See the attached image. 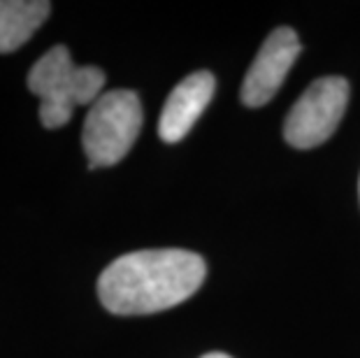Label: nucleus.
<instances>
[{"instance_id":"nucleus-9","label":"nucleus","mask_w":360,"mask_h":358,"mask_svg":"<svg viewBox=\"0 0 360 358\" xmlns=\"http://www.w3.org/2000/svg\"><path fill=\"white\" fill-rule=\"evenodd\" d=\"M358 188H360V184H358Z\"/></svg>"},{"instance_id":"nucleus-1","label":"nucleus","mask_w":360,"mask_h":358,"mask_svg":"<svg viewBox=\"0 0 360 358\" xmlns=\"http://www.w3.org/2000/svg\"><path fill=\"white\" fill-rule=\"evenodd\" d=\"M205 277L207 263L195 251H130L103 270L98 298L112 314H154L188 300L202 286Z\"/></svg>"},{"instance_id":"nucleus-8","label":"nucleus","mask_w":360,"mask_h":358,"mask_svg":"<svg viewBox=\"0 0 360 358\" xmlns=\"http://www.w3.org/2000/svg\"><path fill=\"white\" fill-rule=\"evenodd\" d=\"M202 358H231L228 354H219V352H212V354H205Z\"/></svg>"},{"instance_id":"nucleus-3","label":"nucleus","mask_w":360,"mask_h":358,"mask_svg":"<svg viewBox=\"0 0 360 358\" xmlns=\"http://www.w3.org/2000/svg\"><path fill=\"white\" fill-rule=\"evenodd\" d=\"M142 103L135 91L114 89L91 105L84 121L82 147L89 167H110L124 158L142 131Z\"/></svg>"},{"instance_id":"nucleus-5","label":"nucleus","mask_w":360,"mask_h":358,"mask_svg":"<svg viewBox=\"0 0 360 358\" xmlns=\"http://www.w3.org/2000/svg\"><path fill=\"white\" fill-rule=\"evenodd\" d=\"M300 37L293 28L281 26L272 30L242 82V103L247 108H263L270 103L279 91L281 82L286 79L288 70L293 68L295 58L300 56Z\"/></svg>"},{"instance_id":"nucleus-7","label":"nucleus","mask_w":360,"mask_h":358,"mask_svg":"<svg viewBox=\"0 0 360 358\" xmlns=\"http://www.w3.org/2000/svg\"><path fill=\"white\" fill-rule=\"evenodd\" d=\"M51 3L44 0H0V54L17 51L47 21Z\"/></svg>"},{"instance_id":"nucleus-4","label":"nucleus","mask_w":360,"mask_h":358,"mask_svg":"<svg viewBox=\"0 0 360 358\" xmlns=\"http://www.w3.org/2000/svg\"><path fill=\"white\" fill-rule=\"evenodd\" d=\"M349 82L342 77L316 79L297 98L283 121V138L295 149H314L337 131L347 112Z\"/></svg>"},{"instance_id":"nucleus-2","label":"nucleus","mask_w":360,"mask_h":358,"mask_svg":"<svg viewBox=\"0 0 360 358\" xmlns=\"http://www.w3.org/2000/svg\"><path fill=\"white\" fill-rule=\"evenodd\" d=\"M105 72L96 65H75L68 47L56 44L28 72V91L40 98L44 128H60L75 108L96 103L103 94Z\"/></svg>"},{"instance_id":"nucleus-6","label":"nucleus","mask_w":360,"mask_h":358,"mask_svg":"<svg viewBox=\"0 0 360 358\" xmlns=\"http://www.w3.org/2000/svg\"><path fill=\"white\" fill-rule=\"evenodd\" d=\"M217 91V79L210 70H198L184 77L172 94L167 96L158 121V135L167 144H174L186 138V133L195 126L200 114L212 103Z\"/></svg>"}]
</instances>
